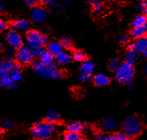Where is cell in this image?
<instances>
[{
  "label": "cell",
  "instance_id": "obj_1",
  "mask_svg": "<svg viewBox=\"0 0 147 140\" xmlns=\"http://www.w3.org/2000/svg\"><path fill=\"white\" fill-rule=\"evenodd\" d=\"M31 132L35 139L48 140L55 135L56 129L53 124L48 122H38L32 126Z\"/></svg>",
  "mask_w": 147,
  "mask_h": 140
},
{
  "label": "cell",
  "instance_id": "obj_2",
  "mask_svg": "<svg viewBox=\"0 0 147 140\" xmlns=\"http://www.w3.org/2000/svg\"><path fill=\"white\" fill-rule=\"evenodd\" d=\"M32 68L40 76L47 79L61 78L63 72L57 69H52L49 65L43 64L40 60H36L32 63Z\"/></svg>",
  "mask_w": 147,
  "mask_h": 140
},
{
  "label": "cell",
  "instance_id": "obj_3",
  "mask_svg": "<svg viewBox=\"0 0 147 140\" xmlns=\"http://www.w3.org/2000/svg\"><path fill=\"white\" fill-rule=\"evenodd\" d=\"M134 76V66L127 62H124L119 65L115 72V77L117 80L122 84H130Z\"/></svg>",
  "mask_w": 147,
  "mask_h": 140
},
{
  "label": "cell",
  "instance_id": "obj_4",
  "mask_svg": "<svg viewBox=\"0 0 147 140\" xmlns=\"http://www.w3.org/2000/svg\"><path fill=\"white\" fill-rule=\"evenodd\" d=\"M25 40L28 47L32 49V48H41L47 44L48 37L39 31L31 30L27 32Z\"/></svg>",
  "mask_w": 147,
  "mask_h": 140
},
{
  "label": "cell",
  "instance_id": "obj_5",
  "mask_svg": "<svg viewBox=\"0 0 147 140\" xmlns=\"http://www.w3.org/2000/svg\"><path fill=\"white\" fill-rule=\"evenodd\" d=\"M123 132L126 134L129 137L138 136L142 130V124L141 121L136 117H130L128 118L124 122Z\"/></svg>",
  "mask_w": 147,
  "mask_h": 140
},
{
  "label": "cell",
  "instance_id": "obj_6",
  "mask_svg": "<svg viewBox=\"0 0 147 140\" xmlns=\"http://www.w3.org/2000/svg\"><path fill=\"white\" fill-rule=\"evenodd\" d=\"M16 58L17 62L20 64H28L32 63L34 59L32 54V48L28 46H21L17 49L16 54Z\"/></svg>",
  "mask_w": 147,
  "mask_h": 140
},
{
  "label": "cell",
  "instance_id": "obj_7",
  "mask_svg": "<svg viewBox=\"0 0 147 140\" xmlns=\"http://www.w3.org/2000/svg\"><path fill=\"white\" fill-rule=\"evenodd\" d=\"M6 40L8 44L14 48H19L23 44V38L20 35V32H18L14 28L9 30L7 32Z\"/></svg>",
  "mask_w": 147,
  "mask_h": 140
},
{
  "label": "cell",
  "instance_id": "obj_8",
  "mask_svg": "<svg viewBox=\"0 0 147 140\" xmlns=\"http://www.w3.org/2000/svg\"><path fill=\"white\" fill-rule=\"evenodd\" d=\"M30 17L35 23H42L47 18V11L43 7H35L31 12Z\"/></svg>",
  "mask_w": 147,
  "mask_h": 140
},
{
  "label": "cell",
  "instance_id": "obj_9",
  "mask_svg": "<svg viewBox=\"0 0 147 140\" xmlns=\"http://www.w3.org/2000/svg\"><path fill=\"white\" fill-rule=\"evenodd\" d=\"M101 127L106 132L114 131L117 127V121L113 117H106L101 122Z\"/></svg>",
  "mask_w": 147,
  "mask_h": 140
},
{
  "label": "cell",
  "instance_id": "obj_10",
  "mask_svg": "<svg viewBox=\"0 0 147 140\" xmlns=\"http://www.w3.org/2000/svg\"><path fill=\"white\" fill-rule=\"evenodd\" d=\"M134 44V51L138 53H143L147 50V36L137 39Z\"/></svg>",
  "mask_w": 147,
  "mask_h": 140
},
{
  "label": "cell",
  "instance_id": "obj_11",
  "mask_svg": "<svg viewBox=\"0 0 147 140\" xmlns=\"http://www.w3.org/2000/svg\"><path fill=\"white\" fill-rule=\"evenodd\" d=\"M13 28L20 32H28L30 30L31 24L26 20H17L13 22Z\"/></svg>",
  "mask_w": 147,
  "mask_h": 140
},
{
  "label": "cell",
  "instance_id": "obj_12",
  "mask_svg": "<svg viewBox=\"0 0 147 140\" xmlns=\"http://www.w3.org/2000/svg\"><path fill=\"white\" fill-rule=\"evenodd\" d=\"M15 62L13 60H7L0 62V80L2 77L9 74L10 71L15 66Z\"/></svg>",
  "mask_w": 147,
  "mask_h": 140
},
{
  "label": "cell",
  "instance_id": "obj_13",
  "mask_svg": "<svg viewBox=\"0 0 147 140\" xmlns=\"http://www.w3.org/2000/svg\"><path fill=\"white\" fill-rule=\"evenodd\" d=\"M147 34V24L139 26V27H135L133 28L131 32V35L134 38L138 39L141 37L146 36Z\"/></svg>",
  "mask_w": 147,
  "mask_h": 140
},
{
  "label": "cell",
  "instance_id": "obj_14",
  "mask_svg": "<svg viewBox=\"0 0 147 140\" xmlns=\"http://www.w3.org/2000/svg\"><path fill=\"white\" fill-rule=\"evenodd\" d=\"M84 128V126L81 122H71L67 125V132H75V133H80Z\"/></svg>",
  "mask_w": 147,
  "mask_h": 140
},
{
  "label": "cell",
  "instance_id": "obj_15",
  "mask_svg": "<svg viewBox=\"0 0 147 140\" xmlns=\"http://www.w3.org/2000/svg\"><path fill=\"white\" fill-rule=\"evenodd\" d=\"M0 86L7 89H15L17 87V82L12 80L9 74H7L0 80Z\"/></svg>",
  "mask_w": 147,
  "mask_h": 140
},
{
  "label": "cell",
  "instance_id": "obj_16",
  "mask_svg": "<svg viewBox=\"0 0 147 140\" xmlns=\"http://www.w3.org/2000/svg\"><path fill=\"white\" fill-rule=\"evenodd\" d=\"M9 76H11L12 80L16 82H19L22 79V73H21V68L19 64H15V66L9 72Z\"/></svg>",
  "mask_w": 147,
  "mask_h": 140
},
{
  "label": "cell",
  "instance_id": "obj_17",
  "mask_svg": "<svg viewBox=\"0 0 147 140\" xmlns=\"http://www.w3.org/2000/svg\"><path fill=\"white\" fill-rule=\"evenodd\" d=\"M62 49L63 48L60 43H58L56 41H52L48 45V51L54 56H56L60 54V52H62Z\"/></svg>",
  "mask_w": 147,
  "mask_h": 140
},
{
  "label": "cell",
  "instance_id": "obj_18",
  "mask_svg": "<svg viewBox=\"0 0 147 140\" xmlns=\"http://www.w3.org/2000/svg\"><path fill=\"white\" fill-rule=\"evenodd\" d=\"M109 77L105 74L100 73V74H96L94 76V82L96 85L98 86H105L109 83Z\"/></svg>",
  "mask_w": 147,
  "mask_h": 140
},
{
  "label": "cell",
  "instance_id": "obj_19",
  "mask_svg": "<svg viewBox=\"0 0 147 140\" xmlns=\"http://www.w3.org/2000/svg\"><path fill=\"white\" fill-rule=\"evenodd\" d=\"M59 119H60V116H59L58 113L54 110H48L47 114H46V115H45L46 122H48L49 123H52V124H54V123L57 122L59 121Z\"/></svg>",
  "mask_w": 147,
  "mask_h": 140
},
{
  "label": "cell",
  "instance_id": "obj_20",
  "mask_svg": "<svg viewBox=\"0 0 147 140\" xmlns=\"http://www.w3.org/2000/svg\"><path fill=\"white\" fill-rule=\"evenodd\" d=\"M94 70V64L88 60H84V62L80 66V71L84 74H89L91 75L92 72Z\"/></svg>",
  "mask_w": 147,
  "mask_h": 140
},
{
  "label": "cell",
  "instance_id": "obj_21",
  "mask_svg": "<svg viewBox=\"0 0 147 140\" xmlns=\"http://www.w3.org/2000/svg\"><path fill=\"white\" fill-rule=\"evenodd\" d=\"M40 60L43 64H46V65H50L52 63H53L54 55H52V53L49 52L48 51H45L44 50V53L40 57Z\"/></svg>",
  "mask_w": 147,
  "mask_h": 140
},
{
  "label": "cell",
  "instance_id": "obj_22",
  "mask_svg": "<svg viewBox=\"0 0 147 140\" xmlns=\"http://www.w3.org/2000/svg\"><path fill=\"white\" fill-rule=\"evenodd\" d=\"M56 62L58 64H68L71 60V56L68 53L66 52H60V54L56 55Z\"/></svg>",
  "mask_w": 147,
  "mask_h": 140
},
{
  "label": "cell",
  "instance_id": "obj_23",
  "mask_svg": "<svg viewBox=\"0 0 147 140\" xmlns=\"http://www.w3.org/2000/svg\"><path fill=\"white\" fill-rule=\"evenodd\" d=\"M145 24H147V17L145 15H141V16H137L132 22V26L134 28L142 26V25H145Z\"/></svg>",
  "mask_w": 147,
  "mask_h": 140
},
{
  "label": "cell",
  "instance_id": "obj_24",
  "mask_svg": "<svg viewBox=\"0 0 147 140\" xmlns=\"http://www.w3.org/2000/svg\"><path fill=\"white\" fill-rule=\"evenodd\" d=\"M137 60H138V56H137L136 52L134 51L129 50V52L125 55V62H127L128 64L134 65L136 63Z\"/></svg>",
  "mask_w": 147,
  "mask_h": 140
},
{
  "label": "cell",
  "instance_id": "obj_25",
  "mask_svg": "<svg viewBox=\"0 0 147 140\" xmlns=\"http://www.w3.org/2000/svg\"><path fill=\"white\" fill-rule=\"evenodd\" d=\"M64 140H83V136L80 133L67 132L64 135Z\"/></svg>",
  "mask_w": 147,
  "mask_h": 140
},
{
  "label": "cell",
  "instance_id": "obj_26",
  "mask_svg": "<svg viewBox=\"0 0 147 140\" xmlns=\"http://www.w3.org/2000/svg\"><path fill=\"white\" fill-rule=\"evenodd\" d=\"M85 54L80 50H74L72 52V57L77 61H84L85 59Z\"/></svg>",
  "mask_w": 147,
  "mask_h": 140
},
{
  "label": "cell",
  "instance_id": "obj_27",
  "mask_svg": "<svg viewBox=\"0 0 147 140\" xmlns=\"http://www.w3.org/2000/svg\"><path fill=\"white\" fill-rule=\"evenodd\" d=\"M89 6L92 8L93 11L98 14L101 11V9H102V6H101V3H100L99 1H92V2H89Z\"/></svg>",
  "mask_w": 147,
  "mask_h": 140
},
{
  "label": "cell",
  "instance_id": "obj_28",
  "mask_svg": "<svg viewBox=\"0 0 147 140\" xmlns=\"http://www.w3.org/2000/svg\"><path fill=\"white\" fill-rule=\"evenodd\" d=\"M119 61L116 59H112V60H109V64H108V67L109 68L112 70V71H116L117 68L119 67Z\"/></svg>",
  "mask_w": 147,
  "mask_h": 140
},
{
  "label": "cell",
  "instance_id": "obj_29",
  "mask_svg": "<svg viewBox=\"0 0 147 140\" xmlns=\"http://www.w3.org/2000/svg\"><path fill=\"white\" fill-rule=\"evenodd\" d=\"M60 44L64 49H69L72 47V41L68 38H63L60 41Z\"/></svg>",
  "mask_w": 147,
  "mask_h": 140
},
{
  "label": "cell",
  "instance_id": "obj_30",
  "mask_svg": "<svg viewBox=\"0 0 147 140\" xmlns=\"http://www.w3.org/2000/svg\"><path fill=\"white\" fill-rule=\"evenodd\" d=\"M32 54H33V56H34V57H38V58H40V56H42V54L44 53V50L42 48H32Z\"/></svg>",
  "mask_w": 147,
  "mask_h": 140
},
{
  "label": "cell",
  "instance_id": "obj_31",
  "mask_svg": "<svg viewBox=\"0 0 147 140\" xmlns=\"http://www.w3.org/2000/svg\"><path fill=\"white\" fill-rule=\"evenodd\" d=\"M15 126H16V124L12 121H6V122H4L3 124V127L5 129H7V130L13 129Z\"/></svg>",
  "mask_w": 147,
  "mask_h": 140
},
{
  "label": "cell",
  "instance_id": "obj_32",
  "mask_svg": "<svg viewBox=\"0 0 147 140\" xmlns=\"http://www.w3.org/2000/svg\"><path fill=\"white\" fill-rule=\"evenodd\" d=\"M114 135H115L116 138H117V140H129V136L124 132L116 133Z\"/></svg>",
  "mask_w": 147,
  "mask_h": 140
},
{
  "label": "cell",
  "instance_id": "obj_33",
  "mask_svg": "<svg viewBox=\"0 0 147 140\" xmlns=\"http://www.w3.org/2000/svg\"><path fill=\"white\" fill-rule=\"evenodd\" d=\"M91 79V76L89 74H84V73H82L80 76H79V80L80 81H83V82H85V81H88Z\"/></svg>",
  "mask_w": 147,
  "mask_h": 140
},
{
  "label": "cell",
  "instance_id": "obj_34",
  "mask_svg": "<svg viewBox=\"0 0 147 140\" xmlns=\"http://www.w3.org/2000/svg\"><path fill=\"white\" fill-rule=\"evenodd\" d=\"M24 2L28 7H35L39 3L40 0H24Z\"/></svg>",
  "mask_w": 147,
  "mask_h": 140
},
{
  "label": "cell",
  "instance_id": "obj_35",
  "mask_svg": "<svg viewBox=\"0 0 147 140\" xmlns=\"http://www.w3.org/2000/svg\"><path fill=\"white\" fill-rule=\"evenodd\" d=\"M7 28V24L3 20H0V32H3Z\"/></svg>",
  "mask_w": 147,
  "mask_h": 140
},
{
  "label": "cell",
  "instance_id": "obj_36",
  "mask_svg": "<svg viewBox=\"0 0 147 140\" xmlns=\"http://www.w3.org/2000/svg\"><path fill=\"white\" fill-rule=\"evenodd\" d=\"M145 7H146V5L143 2H141L139 3L138 4V9L139 10V11H144L145 10Z\"/></svg>",
  "mask_w": 147,
  "mask_h": 140
},
{
  "label": "cell",
  "instance_id": "obj_37",
  "mask_svg": "<svg viewBox=\"0 0 147 140\" xmlns=\"http://www.w3.org/2000/svg\"><path fill=\"white\" fill-rule=\"evenodd\" d=\"M120 41H121V43H127L128 41H129V37L126 36H121V37H120Z\"/></svg>",
  "mask_w": 147,
  "mask_h": 140
},
{
  "label": "cell",
  "instance_id": "obj_38",
  "mask_svg": "<svg viewBox=\"0 0 147 140\" xmlns=\"http://www.w3.org/2000/svg\"><path fill=\"white\" fill-rule=\"evenodd\" d=\"M44 2L46 4H48V5H50L52 3H54V2H56V0H44Z\"/></svg>",
  "mask_w": 147,
  "mask_h": 140
},
{
  "label": "cell",
  "instance_id": "obj_39",
  "mask_svg": "<svg viewBox=\"0 0 147 140\" xmlns=\"http://www.w3.org/2000/svg\"><path fill=\"white\" fill-rule=\"evenodd\" d=\"M50 7H58V3H56V2H54V3H52L49 5Z\"/></svg>",
  "mask_w": 147,
  "mask_h": 140
},
{
  "label": "cell",
  "instance_id": "obj_40",
  "mask_svg": "<svg viewBox=\"0 0 147 140\" xmlns=\"http://www.w3.org/2000/svg\"><path fill=\"white\" fill-rule=\"evenodd\" d=\"M5 8V3L3 2H0V10H3Z\"/></svg>",
  "mask_w": 147,
  "mask_h": 140
},
{
  "label": "cell",
  "instance_id": "obj_41",
  "mask_svg": "<svg viewBox=\"0 0 147 140\" xmlns=\"http://www.w3.org/2000/svg\"><path fill=\"white\" fill-rule=\"evenodd\" d=\"M128 88L129 89H134V85L130 83V84H128Z\"/></svg>",
  "mask_w": 147,
  "mask_h": 140
},
{
  "label": "cell",
  "instance_id": "obj_42",
  "mask_svg": "<svg viewBox=\"0 0 147 140\" xmlns=\"http://www.w3.org/2000/svg\"><path fill=\"white\" fill-rule=\"evenodd\" d=\"M142 56H143L145 58H147V50L146 51H145V52L142 53Z\"/></svg>",
  "mask_w": 147,
  "mask_h": 140
},
{
  "label": "cell",
  "instance_id": "obj_43",
  "mask_svg": "<svg viewBox=\"0 0 147 140\" xmlns=\"http://www.w3.org/2000/svg\"><path fill=\"white\" fill-rule=\"evenodd\" d=\"M144 11H145V14H146V16H147V4L146 5V7H145V10H144Z\"/></svg>",
  "mask_w": 147,
  "mask_h": 140
},
{
  "label": "cell",
  "instance_id": "obj_44",
  "mask_svg": "<svg viewBox=\"0 0 147 140\" xmlns=\"http://www.w3.org/2000/svg\"><path fill=\"white\" fill-rule=\"evenodd\" d=\"M145 72H146V74L147 75V63L146 64V67H145Z\"/></svg>",
  "mask_w": 147,
  "mask_h": 140
},
{
  "label": "cell",
  "instance_id": "obj_45",
  "mask_svg": "<svg viewBox=\"0 0 147 140\" xmlns=\"http://www.w3.org/2000/svg\"><path fill=\"white\" fill-rule=\"evenodd\" d=\"M141 2H143L144 3H145V5H146L147 4V0H142Z\"/></svg>",
  "mask_w": 147,
  "mask_h": 140
},
{
  "label": "cell",
  "instance_id": "obj_46",
  "mask_svg": "<svg viewBox=\"0 0 147 140\" xmlns=\"http://www.w3.org/2000/svg\"><path fill=\"white\" fill-rule=\"evenodd\" d=\"M3 45H1V44H0V51H2V50H3Z\"/></svg>",
  "mask_w": 147,
  "mask_h": 140
},
{
  "label": "cell",
  "instance_id": "obj_47",
  "mask_svg": "<svg viewBox=\"0 0 147 140\" xmlns=\"http://www.w3.org/2000/svg\"><path fill=\"white\" fill-rule=\"evenodd\" d=\"M2 132H3V128H2V127L0 126V135L2 134Z\"/></svg>",
  "mask_w": 147,
  "mask_h": 140
},
{
  "label": "cell",
  "instance_id": "obj_48",
  "mask_svg": "<svg viewBox=\"0 0 147 140\" xmlns=\"http://www.w3.org/2000/svg\"><path fill=\"white\" fill-rule=\"evenodd\" d=\"M34 140H44V139H35Z\"/></svg>",
  "mask_w": 147,
  "mask_h": 140
},
{
  "label": "cell",
  "instance_id": "obj_49",
  "mask_svg": "<svg viewBox=\"0 0 147 140\" xmlns=\"http://www.w3.org/2000/svg\"><path fill=\"white\" fill-rule=\"evenodd\" d=\"M0 11H1V10H0Z\"/></svg>",
  "mask_w": 147,
  "mask_h": 140
}]
</instances>
